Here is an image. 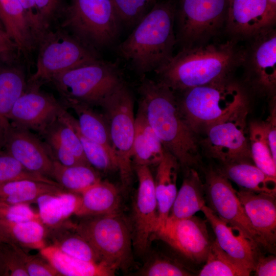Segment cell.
I'll list each match as a JSON object with an SVG mask.
<instances>
[{
    "mask_svg": "<svg viewBox=\"0 0 276 276\" xmlns=\"http://www.w3.org/2000/svg\"><path fill=\"white\" fill-rule=\"evenodd\" d=\"M254 271L256 276L276 275L275 256L265 257L260 255L256 262Z\"/></svg>",
    "mask_w": 276,
    "mask_h": 276,
    "instance_id": "c3c4849f",
    "label": "cell"
},
{
    "mask_svg": "<svg viewBox=\"0 0 276 276\" xmlns=\"http://www.w3.org/2000/svg\"><path fill=\"white\" fill-rule=\"evenodd\" d=\"M4 148L29 171L52 178L53 156L29 130L11 125Z\"/></svg>",
    "mask_w": 276,
    "mask_h": 276,
    "instance_id": "d6986e66",
    "label": "cell"
},
{
    "mask_svg": "<svg viewBox=\"0 0 276 276\" xmlns=\"http://www.w3.org/2000/svg\"><path fill=\"white\" fill-rule=\"evenodd\" d=\"M153 3H155L157 1H158V0H151Z\"/></svg>",
    "mask_w": 276,
    "mask_h": 276,
    "instance_id": "db71d44e",
    "label": "cell"
},
{
    "mask_svg": "<svg viewBox=\"0 0 276 276\" xmlns=\"http://www.w3.org/2000/svg\"><path fill=\"white\" fill-rule=\"evenodd\" d=\"M205 205L204 184L196 169H191L185 174L168 217L176 219L189 218Z\"/></svg>",
    "mask_w": 276,
    "mask_h": 276,
    "instance_id": "4316f807",
    "label": "cell"
},
{
    "mask_svg": "<svg viewBox=\"0 0 276 276\" xmlns=\"http://www.w3.org/2000/svg\"><path fill=\"white\" fill-rule=\"evenodd\" d=\"M65 105L39 86L28 85L16 100L9 116L11 124L26 129L44 132L66 111Z\"/></svg>",
    "mask_w": 276,
    "mask_h": 276,
    "instance_id": "9a60e30c",
    "label": "cell"
},
{
    "mask_svg": "<svg viewBox=\"0 0 276 276\" xmlns=\"http://www.w3.org/2000/svg\"><path fill=\"white\" fill-rule=\"evenodd\" d=\"M275 22L276 12L267 0H227L224 29L231 38L248 40Z\"/></svg>",
    "mask_w": 276,
    "mask_h": 276,
    "instance_id": "e0dca14e",
    "label": "cell"
},
{
    "mask_svg": "<svg viewBox=\"0 0 276 276\" xmlns=\"http://www.w3.org/2000/svg\"><path fill=\"white\" fill-rule=\"evenodd\" d=\"M199 276H248L251 273L232 259L219 246L212 242Z\"/></svg>",
    "mask_w": 276,
    "mask_h": 276,
    "instance_id": "d590c367",
    "label": "cell"
},
{
    "mask_svg": "<svg viewBox=\"0 0 276 276\" xmlns=\"http://www.w3.org/2000/svg\"><path fill=\"white\" fill-rule=\"evenodd\" d=\"M35 2L47 30L61 19L67 6L64 0H35Z\"/></svg>",
    "mask_w": 276,
    "mask_h": 276,
    "instance_id": "ee69618b",
    "label": "cell"
},
{
    "mask_svg": "<svg viewBox=\"0 0 276 276\" xmlns=\"http://www.w3.org/2000/svg\"><path fill=\"white\" fill-rule=\"evenodd\" d=\"M48 230L40 220L0 223V237L22 248L40 250L45 247Z\"/></svg>",
    "mask_w": 276,
    "mask_h": 276,
    "instance_id": "4dcf8cb0",
    "label": "cell"
},
{
    "mask_svg": "<svg viewBox=\"0 0 276 276\" xmlns=\"http://www.w3.org/2000/svg\"><path fill=\"white\" fill-rule=\"evenodd\" d=\"M0 19L16 48L29 57L38 44L18 0H0Z\"/></svg>",
    "mask_w": 276,
    "mask_h": 276,
    "instance_id": "44dd1931",
    "label": "cell"
},
{
    "mask_svg": "<svg viewBox=\"0 0 276 276\" xmlns=\"http://www.w3.org/2000/svg\"><path fill=\"white\" fill-rule=\"evenodd\" d=\"M160 240L191 262H205L211 243L205 222L192 216L183 219L168 217L158 227L152 240Z\"/></svg>",
    "mask_w": 276,
    "mask_h": 276,
    "instance_id": "4fadbf2b",
    "label": "cell"
},
{
    "mask_svg": "<svg viewBox=\"0 0 276 276\" xmlns=\"http://www.w3.org/2000/svg\"><path fill=\"white\" fill-rule=\"evenodd\" d=\"M174 93L182 113L196 134L246 103L244 89L232 80Z\"/></svg>",
    "mask_w": 276,
    "mask_h": 276,
    "instance_id": "277c9868",
    "label": "cell"
},
{
    "mask_svg": "<svg viewBox=\"0 0 276 276\" xmlns=\"http://www.w3.org/2000/svg\"><path fill=\"white\" fill-rule=\"evenodd\" d=\"M275 105L273 106L270 115L265 122H264L269 146L273 159L276 163V112Z\"/></svg>",
    "mask_w": 276,
    "mask_h": 276,
    "instance_id": "681fc988",
    "label": "cell"
},
{
    "mask_svg": "<svg viewBox=\"0 0 276 276\" xmlns=\"http://www.w3.org/2000/svg\"><path fill=\"white\" fill-rule=\"evenodd\" d=\"M166 150L160 140L139 110L135 119L133 160L135 165H157Z\"/></svg>",
    "mask_w": 276,
    "mask_h": 276,
    "instance_id": "f1b7e54d",
    "label": "cell"
},
{
    "mask_svg": "<svg viewBox=\"0 0 276 276\" xmlns=\"http://www.w3.org/2000/svg\"><path fill=\"white\" fill-rule=\"evenodd\" d=\"M157 165L154 185L158 219L155 231L165 223L169 215L177 193L176 181L180 168L177 159L166 150Z\"/></svg>",
    "mask_w": 276,
    "mask_h": 276,
    "instance_id": "603a6c76",
    "label": "cell"
},
{
    "mask_svg": "<svg viewBox=\"0 0 276 276\" xmlns=\"http://www.w3.org/2000/svg\"><path fill=\"white\" fill-rule=\"evenodd\" d=\"M145 276H187L193 274L179 263L167 258L156 257L148 261L137 273Z\"/></svg>",
    "mask_w": 276,
    "mask_h": 276,
    "instance_id": "b9f144b4",
    "label": "cell"
},
{
    "mask_svg": "<svg viewBox=\"0 0 276 276\" xmlns=\"http://www.w3.org/2000/svg\"><path fill=\"white\" fill-rule=\"evenodd\" d=\"M139 110L160 140L165 150L178 161L184 174L201 164L196 133L178 105L174 91L159 81L142 78L138 87Z\"/></svg>",
    "mask_w": 276,
    "mask_h": 276,
    "instance_id": "7a4b0ae2",
    "label": "cell"
},
{
    "mask_svg": "<svg viewBox=\"0 0 276 276\" xmlns=\"http://www.w3.org/2000/svg\"><path fill=\"white\" fill-rule=\"evenodd\" d=\"M60 276H110L117 270L105 263L84 261L70 256L53 245L39 250Z\"/></svg>",
    "mask_w": 276,
    "mask_h": 276,
    "instance_id": "d4e9b609",
    "label": "cell"
},
{
    "mask_svg": "<svg viewBox=\"0 0 276 276\" xmlns=\"http://www.w3.org/2000/svg\"><path fill=\"white\" fill-rule=\"evenodd\" d=\"M43 134L55 138L79 161L89 165L85 156L79 136L69 121L66 111Z\"/></svg>",
    "mask_w": 276,
    "mask_h": 276,
    "instance_id": "74e56055",
    "label": "cell"
},
{
    "mask_svg": "<svg viewBox=\"0 0 276 276\" xmlns=\"http://www.w3.org/2000/svg\"><path fill=\"white\" fill-rule=\"evenodd\" d=\"M248 135L251 157L255 165L266 175L276 178V163L273 159L264 122H251Z\"/></svg>",
    "mask_w": 276,
    "mask_h": 276,
    "instance_id": "e575fe53",
    "label": "cell"
},
{
    "mask_svg": "<svg viewBox=\"0 0 276 276\" xmlns=\"http://www.w3.org/2000/svg\"><path fill=\"white\" fill-rule=\"evenodd\" d=\"M246 103L205 129L201 144L208 155L222 164L249 162L251 158Z\"/></svg>",
    "mask_w": 276,
    "mask_h": 276,
    "instance_id": "8fae6325",
    "label": "cell"
},
{
    "mask_svg": "<svg viewBox=\"0 0 276 276\" xmlns=\"http://www.w3.org/2000/svg\"><path fill=\"white\" fill-rule=\"evenodd\" d=\"M76 216L106 215L119 212L121 198L119 192L113 184L100 180L81 194Z\"/></svg>",
    "mask_w": 276,
    "mask_h": 276,
    "instance_id": "484cf974",
    "label": "cell"
},
{
    "mask_svg": "<svg viewBox=\"0 0 276 276\" xmlns=\"http://www.w3.org/2000/svg\"><path fill=\"white\" fill-rule=\"evenodd\" d=\"M204 173L206 205L223 221L241 228L264 248L262 241L252 226L229 180L219 169L210 167Z\"/></svg>",
    "mask_w": 276,
    "mask_h": 276,
    "instance_id": "5bb4252c",
    "label": "cell"
},
{
    "mask_svg": "<svg viewBox=\"0 0 276 276\" xmlns=\"http://www.w3.org/2000/svg\"><path fill=\"white\" fill-rule=\"evenodd\" d=\"M21 179L33 180L60 186L50 178L29 171L10 154L6 151H1L0 185Z\"/></svg>",
    "mask_w": 276,
    "mask_h": 276,
    "instance_id": "ab89813d",
    "label": "cell"
},
{
    "mask_svg": "<svg viewBox=\"0 0 276 276\" xmlns=\"http://www.w3.org/2000/svg\"><path fill=\"white\" fill-rule=\"evenodd\" d=\"M18 1L25 12L38 44L41 38L48 30L43 25L35 0Z\"/></svg>",
    "mask_w": 276,
    "mask_h": 276,
    "instance_id": "bcb514c9",
    "label": "cell"
},
{
    "mask_svg": "<svg viewBox=\"0 0 276 276\" xmlns=\"http://www.w3.org/2000/svg\"><path fill=\"white\" fill-rule=\"evenodd\" d=\"M73 222L75 231L93 246L101 261L114 268H126L132 259L131 226L119 213L79 217Z\"/></svg>",
    "mask_w": 276,
    "mask_h": 276,
    "instance_id": "52a82bcc",
    "label": "cell"
},
{
    "mask_svg": "<svg viewBox=\"0 0 276 276\" xmlns=\"http://www.w3.org/2000/svg\"><path fill=\"white\" fill-rule=\"evenodd\" d=\"M244 47V82L256 94L275 98L276 89V30L267 29L247 40Z\"/></svg>",
    "mask_w": 276,
    "mask_h": 276,
    "instance_id": "7c38bea8",
    "label": "cell"
},
{
    "mask_svg": "<svg viewBox=\"0 0 276 276\" xmlns=\"http://www.w3.org/2000/svg\"><path fill=\"white\" fill-rule=\"evenodd\" d=\"M36 71L27 81L39 86L57 75L100 58L89 48L61 27L48 29L39 40Z\"/></svg>",
    "mask_w": 276,
    "mask_h": 276,
    "instance_id": "9c48e42d",
    "label": "cell"
},
{
    "mask_svg": "<svg viewBox=\"0 0 276 276\" xmlns=\"http://www.w3.org/2000/svg\"><path fill=\"white\" fill-rule=\"evenodd\" d=\"M70 122L80 140L87 162L95 169L103 171L118 170L117 161L103 146L89 140L80 132L77 120L67 113Z\"/></svg>",
    "mask_w": 276,
    "mask_h": 276,
    "instance_id": "8d00e7d4",
    "label": "cell"
},
{
    "mask_svg": "<svg viewBox=\"0 0 276 276\" xmlns=\"http://www.w3.org/2000/svg\"><path fill=\"white\" fill-rule=\"evenodd\" d=\"M11 50L12 49L7 47L0 45V55L3 53L9 51Z\"/></svg>",
    "mask_w": 276,
    "mask_h": 276,
    "instance_id": "f5cc1de1",
    "label": "cell"
},
{
    "mask_svg": "<svg viewBox=\"0 0 276 276\" xmlns=\"http://www.w3.org/2000/svg\"><path fill=\"white\" fill-rule=\"evenodd\" d=\"M66 191L61 186L29 179L12 181L0 185V202L30 204L40 196Z\"/></svg>",
    "mask_w": 276,
    "mask_h": 276,
    "instance_id": "1f68e13d",
    "label": "cell"
},
{
    "mask_svg": "<svg viewBox=\"0 0 276 276\" xmlns=\"http://www.w3.org/2000/svg\"><path fill=\"white\" fill-rule=\"evenodd\" d=\"M0 45L7 47L11 49L16 48L15 44L8 36L5 28L0 19Z\"/></svg>",
    "mask_w": 276,
    "mask_h": 276,
    "instance_id": "f907efd6",
    "label": "cell"
},
{
    "mask_svg": "<svg viewBox=\"0 0 276 276\" xmlns=\"http://www.w3.org/2000/svg\"><path fill=\"white\" fill-rule=\"evenodd\" d=\"M201 211L210 223L219 246L242 267L253 272L260 246L241 228L222 220L208 206Z\"/></svg>",
    "mask_w": 276,
    "mask_h": 276,
    "instance_id": "ac0fdd59",
    "label": "cell"
},
{
    "mask_svg": "<svg viewBox=\"0 0 276 276\" xmlns=\"http://www.w3.org/2000/svg\"><path fill=\"white\" fill-rule=\"evenodd\" d=\"M21 247L0 237V276H29Z\"/></svg>",
    "mask_w": 276,
    "mask_h": 276,
    "instance_id": "f35d334b",
    "label": "cell"
},
{
    "mask_svg": "<svg viewBox=\"0 0 276 276\" xmlns=\"http://www.w3.org/2000/svg\"><path fill=\"white\" fill-rule=\"evenodd\" d=\"M41 221L38 213L29 204H11L0 202V223H18L30 220Z\"/></svg>",
    "mask_w": 276,
    "mask_h": 276,
    "instance_id": "7bdbcfd3",
    "label": "cell"
},
{
    "mask_svg": "<svg viewBox=\"0 0 276 276\" xmlns=\"http://www.w3.org/2000/svg\"><path fill=\"white\" fill-rule=\"evenodd\" d=\"M220 171L241 189L271 194H276V178L266 175L249 162L223 164Z\"/></svg>",
    "mask_w": 276,
    "mask_h": 276,
    "instance_id": "f546056e",
    "label": "cell"
},
{
    "mask_svg": "<svg viewBox=\"0 0 276 276\" xmlns=\"http://www.w3.org/2000/svg\"><path fill=\"white\" fill-rule=\"evenodd\" d=\"M237 194L264 248L273 252L276 243L275 195L241 189Z\"/></svg>",
    "mask_w": 276,
    "mask_h": 276,
    "instance_id": "ffe728a7",
    "label": "cell"
},
{
    "mask_svg": "<svg viewBox=\"0 0 276 276\" xmlns=\"http://www.w3.org/2000/svg\"><path fill=\"white\" fill-rule=\"evenodd\" d=\"M100 106L107 126L122 186L126 189L131 183L132 174L135 119L133 94L124 82L109 94Z\"/></svg>",
    "mask_w": 276,
    "mask_h": 276,
    "instance_id": "ba28073f",
    "label": "cell"
},
{
    "mask_svg": "<svg viewBox=\"0 0 276 276\" xmlns=\"http://www.w3.org/2000/svg\"><path fill=\"white\" fill-rule=\"evenodd\" d=\"M24 263L29 276H60L58 272L39 253L24 254Z\"/></svg>",
    "mask_w": 276,
    "mask_h": 276,
    "instance_id": "f6af8a7d",
    "label": "cell"
},
{
    "mask_svg": "<svg viewBox=\"0 0 276 276\" xmlns=\"http://www.w3.org/2000/svg\"><path fill=\"white\" fill-rule=\"evenodd\" d=\"M135 170L139 186L130 226L132 245L139 254H143L147 250L157 227V205L154 179L149 167L135 165Z\"/></svg>",
    "mask_w": 276,
    "mask_h": 276,
    "instance_id": "2e32d148",
    "label": "cell"
},
{
    "mask_svg": "<svg viewBox=\"0 0 276 276\" xmlns=\"http://www.w3.org/2000/svg\"><path fill=\"white\" fill-rule=\"evenodd\" d=\"M46 138L47 142L52 150L54 160L66 166L85 164L79 161L56 139L48 135H46Z\"/></svg>",
    "mask_w": 276,
    "mask_h": 276,
    "instance_id": "7dc6e473",
    "label": "cell"
},
{
    "mask_svg": "<svg viewBox=\"0 0 276 276\" xmlns=\"http://www.w3.org/2000/svg\"><path fill=\"white\" fill-rule=\"evenodd\" d=\"M122 26L133 28L155 4L151 0H111Z\"/></svg>",
    "mask_w": 276,
    "mask_h": 276,
    "instance_id": "60d3db41",
    "label": "cell"
},
{
    "mask_svg": "<svg viewBox=\"0 0 276 276\" xmlns=\"http://www.w3.org/2000/svg\"><path fill=\"white\" fill-rule=\"evenodd\" d=\"M48 228L47 245L55 246L63 252L84 261L103 263L90 244L75 231L72 221L68 219Z\"/></svg>",
    "mask_w": 276,
    "mask_h": 276,
    "instance_id": "cb8c5ba5",
    "label": "cell"
},
{
    "mask_svg": "<svg viewBox=\"0 0 276 276\" xmlns=\"http://www.w3.org/2000/svg\"><path fill=\"white\" fill-rule=\"evenodd\" d=\"M28 86L24 72L15 66L0 67V152L11 127L9 114Z\"/></svg>",
    "mask_w": 276,
    "mask_h": 276,
    "instance_id": "7402d4cb",
    "label": "cell"
},
{
    "mask_svg": "<svg viewBox=\"0 0 276 276\" xmlns=\"http://www.w3.org/2000/svg\"><path fill=\"white\" fill-rule=\"evenodd\" d=\"M80 202V194L64 191L42 195L38 198L36 203L42 222L48 227H53L75 215Z\"/></svg>",
    "mask_w": 276,
    "mask_h": 276,
    "instance_id": "83f0119b",
    "label": "cell"
},
{
    "mask_svg": "<svg viewBox=\"0 0 276 276\" xmlns=\"http://www.w3.org/2000/svg\"><path fill=\"white\" fill-rule=\"evenodd\" d=\"M234 38L184 48L155 71L157 80L174 93L232 80L241 67L244 47Z\"/></svg>",
    "mask_w": 276,
    "mask_h": 276,
    "instance_id": "6da1fadb",
    "label": "cell"
},
{
    "mask_svg": "<svg viewBox=\"0 0 276 276\" xmlns=\"http://www.w3.org/2000/svg\"><path fill=\"white\" fill-rule=\"evenodd\" d=\"M177 43L181 49L209 42L225 26L227 0H177Z\"/></svg>",
    "mask_w": 276,
    "mask_h": 276,
    "instance_id": "30bf717a",
    "label": "cell"
},
{
    "mask_svg": "<svg viewBox=\"0 0 276 276\" xmlns=\"http://www.w3.org/2000/svg\"><path fill=\"white\" fill-rule=\"evenodd\" d=\"M64 104L72 108L76 113L78 117L76 119L77 126L81 133L89 140L103 146L116 157L112 148L107 126L102 114H100L94 110L92 106L85 104Z\"/></svg>",
    "mask_w": 276,
    "mask_h": 276,
    "instance_id": "836d02e7",
    "label": "cell"
},
{
    "mask_svg": "<svg viewBox=\"0 0 276 276\" xmlns=\"http://www.w3.org/2000/svg\"><path fill=\"white\" fill-rule=\"evenodd\" d=\"M60 27L96 51L112 45L122 25L111 0H71Z\"/></svg>",
    "mask_w": 276,
    "mask_h": 276,
    "instance_id": "8992f818",
    "label": "cell"
},
{
    "mask_svg": "<svg viewBox=\"0 0 276 276\" xmlns=\"http://www.w3.org/2000/svg\"><path fill=\"white\" fill-rule=\"evenodd\" d=\"M52 178L66 191L79 194L101 180L99 173L90 165L66 166L55 160Z\"/></svg>",
    "mask_w": 276,
    "mask_h": 276,
    "instance_id": "d6a6232c",
    "label": "cell"
},
{
    "mask_svg": "<svg viewBox=\"0 0 276 276\" xmlns=\"http://www.w3.org/2000/svg\"><path fill=\"white\" fill-rule=\"evenodd\" d=\"M176 7L174 0L157 1L117 46L118 56L137 73L155 72L173 56Z\"/></svg>",
    "mask_w": 276,
    "mask_h": 276,
    "instance_id": "3957f363",
    "label": "cell"
},
{
    "mask_svg": "<svg viewBox=\"0 0 276 276\" xmlns=\"http://www.w3.org/2000/svg\"><path fill=\"white\" fill-rule=\"evenodd\" d=\"M64 103L100 106L103 100L124 82L117 62L100 58L64 72L50 81Z\"/></svg>",
    "mask_w": 276,
    "mask_h": 276,
    "instance_id": "5b68a950",
    "label": "cell"
},
{
    "mask_svg": "<svg viewBox=\"0 0 276 276\" xmlns=\"http://www.w3.org/2000/svg\"><path fill=\"white\" fill-rule=\"evenodd\" d=\"M174 1H176L177 0H174Z\"/></svg>",
    "mask_w": 276,
    "mask_h": 276,
    "instance_id": "11a10c76",
    "label": "cell"
},
{
    "mask_svg": "<svg viewBox=\"0 0 276 276\" xmlns=\"http://www.w3.org/2000/svg\"><path fill=\"white\" fill-rule=\"evenodd\" d=\"M267 1L271 9L276 12V0H267Z\"/></svg>",
    "mask_w": 276,
    "mask_h": 276,
    "instance_id": "816d5d0a",
    "label": "cell"
}]
</instances>
